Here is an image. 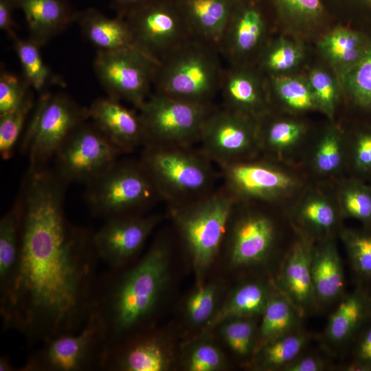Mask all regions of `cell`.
Masks as SVG:
<instances>
[{"label": "cell", "instance_id": "6da1fadb", "mask_svg": "<svg viewBox=\"0 0 371 371\" xmlns=\"http://www.w3.org/2000/svg\"><path fill=\"white\" fill-rule=\"evenodd\" d=\"M66 183L45 166L28 169L21 244L12 278L0 293L3 331L30 348L76 333L88 321L100 260L93 234L64 212Z\"/></svg>", "mask_w": 371, "mask_h": 371}, {"label": "cell", "instance_id": "7a4b0ae2", "mask_svg": "<svg viewBox=\"0 0 371 371\" xmlns=\"http://www.w3.org/2000/svg\"><path fill=\"white\" fill-rule=\"evenodd\" d=\"M168 267V245L157 239L133 265L109 267L98 275L92 313L106 328L108 348L149 326L167 286Z\"/></svg>", "mask_w": 371, "mask_h": 371}, {"label": "cell", "instance_id": "3957f363", "mask_svg": "<svg viewBox=\"0 0 371 371\" xmlns=\"http://www.w3.org/2000/svg\"><path fill=\"white\" fill-rule=\"evenodd\" d=\"M219 49L191 38L159 60L154 92L191 102L210 104L219 93L225 67Z\"/></svg>", "mask_w": 371, "mask_h": 371}, {"label": "cell", "instance_id": "277c9868", "mask_svg": "<svg viewBox=\"0 0 371 371\" xmlns=\"http://www.w3.org/2000/svg\"><path fill=\"white\" fill-rule=\"evenodd\" d=\"M190 147L145 146L140 159L160 197L175 206L210 193L214 180L211 161Z\"/></svg>", "mask_w": 371, "mask_h": 371}, {"label": "cell", "instance_id": "5b68a950", "mask_svg": "<svg viewBox=\"0 0 371 371\" xmlns=\"http://www.w3.org/2000/svg\"><path fill=\"white\" fill-rule=\"evenodd\" d=\"M235 202L236 199L224 189L175 206V219L201 284L220 248Z\"/></svg>", "mask_w": 371, "mask_h": 371}, {"label": "cell", "instance_id": "8992f818", "mask_svg": "<svg viewBox=\"0 0 371 371\" xmlns=\"http://www.w3.org/2000/svg\"><path fill=\"white\" fill-rule=\"evenodd\" d=\"M161 198L141 161L117 160L87 183L85 199L91 213L105 220L139 214Z\"/></svg>", "mask_w": 371, "mask_h": 371}, {"label": "cell", "instance_id": "52a82bcc", "mask_svg": "<svg viewBox=\"0 0 371 371\" xmlns=\"http://www.w3.org/2000/svg\"><path fill=\"white\" fill-rule=\"evenodd\" d=\"M108 346L106 328L91 313L79 331L54 337L35 346L19 371H102Z\"/></svg>", "mask_w": 371, "mask_h": 371}, {"label": "cell", "instance_id": "ba28073f", "mask_svg": "<svg viewBox=\"0 0 371 371\" xmlns=\"http://www.w3.org/2000/svg\"><path fill=\"white\" fill-rule=\"evenodd\" d=\"M89 119V109L65 93L44 91L34 107L21 144L30 168L42 167L80 125Z\"/></svg>", "mask_w": 371, "mask_h": 371}, {"label": "cell", "instance_id": "9c48e42d", "mask_svg": "<svg viewBox=\"0 0 371 371\" xmlns=\"http://www.w3.org/2000/svg\"><path fill=\"white\" fill-rule=\"evenodd\" d=\"M216 107L152 93L138 109L145 146H190L199 141L203 124Z\"/></svg>", "mask_w": 371, "mask_h": 371}, {"label": "cell", "instance_id": "30bf717a", "mask_svg": "<svg viewBox=\"0 0 371 371\" xmlns=\"http://www.w3.org/2000/svg\"><path fill=\"white\" fill-rule=\"evenodd\" d=\"M158 63L137 47H130L97 51L93 67L108 97L138 109L152 93Z\"/></svg>", "mask_w": 371, "mask_h": 371}, {"label": "cell", "instance_id": "8fae6325", "mask_svg": "<svg viewBox=\"0 0 371 371\" xmlns=\"http://www.w3.org/2000/svg\"><path fill=\"white\" fill-rule=\"evenodd\" d=\"M123 16L135 47L158 62L192 38L177 0H148Z\"/></svg>", "mask_w": 371, "mask_h": 371}, {"label": "cell", "instance_id": "7c38bea8", "mask_svg": "<svg viewBox=\"0 0 371 371\" xmlns=\"http://www.w3.org/2000/svg\"><path fill=\"white\" fill-rule=\"evenodd\" d=\"M121 150L93 123L84 122L55 155L58 176L67 184L92 181L117 160Z\"/></svg>", "mask_w": 371, "mask_h": 371}, {"label": "cell", "instance_id": "4fadbf2b", "mask_svg": "<svg viewBox=\"0 0 371 371\" xmlns=\"http://www.w3.org/2000/svg\"><path fill=\"white\" fill-rule=\"evenodd\" d=\"M199 142L201 152L221 167L245 161L260 148L258 120L216 108L203 124Z\"/></svg>", "mask_w": 371, "mask_h": 371}, {"label": "cell", "instance_id": "5bb4252c", "mask_svg": "<svg viewBox=\"0 0 371 371\" xmlns=\"http://www.w3.org/2000/svg\"><path fill=\"white\" fill-rule=\"evenodd\" d=\"M261 0H234L219 50L229 65H254L267 44Z\"/></svg>", "mask_w": 371, "mask_h": 371}, {"label": "cell", "instance_id": "9a60e30c", "mask_svg": "<svg viewBox=\"0 0 371 371\" xmlns=\"http://www.w3.org/2000/svg\"><path fill=\"white\" fill-rule=\"evenodd\" d=\"M160 216L129 214L110 218L93 234L100 260L110 268L126 266L139 254Z\"/></svg>", "mask_w": 371, "mask_h": 371}, {"label": "cell", "instance_id": "2e32d148", "mask_svg": "<svg viewBox=\"0 0 371 371\" xmlns=\"http://www.w3.org/2000/svg\"><path fill=\"white\" fill-rule=\"evenodd\" d=\"M226 190L236 199L271 200L291 189L292 179L262 162L242 161L221 167Z\"/></svg>", "mask_w": 371, "mask_h": 371}, {"label": "cell", "instance_id": "e0dca14e", "mask_svg": "<svg viewBox=\"0 0 371 371\" xmlns=\"http://www.w3.org/2000/svg\"><path fill=\"white\" fill-rule=\"evenodd\" d=\"M254 65H229L224 69L219 93L223 107L256 119L266 114L268 89Z\"/></svg>", "mask_w": 371, "mask_h": 371}, {"label": "cell", "instance_id": "ac0fdd59", "mask_svg": "<svg viewBox=\"0 0 371 371\" xmlns=\"http://www.w3.org/2000/svg\"><path fill=\"white\" fill-rule=\"evenodd\" d=\"M89 119L121 150L130 153L144 145V132L139 113L110 97L94 100Z\"/></svg>", "mask_w": 371, "mask_h": 371}, {"label": "cell", "instance_id": "d6986e66", "mask_svg": "<svg viewBox=\"0 0 371 371\" xmlns=\"http://www.w3.org/2000/svg\"><path fill=\"white\" fill-rule=\"evenodd\" d=\"M275 239L273 222L260 214H248L236 221L231 233L229 258L236 267L262 262L269 256Z\"/></svg>", "mask_w": 371, "mask_h": 371}, {"label": "cell", "instance_id": "ffe728a7", "mask_svg": "<svg viewBox=\"0 0 371 371\" xmlns=\"http://www.w3.org/2000/svg\"><path fill=\"white\" fill-rule=\"evenodd\" d=\"M311 251L306 242H296L286 257L278 280L280 291L300 315L317 302L311 270Z\"/></svg>", "mask_w": 371, "mask_h": 371}, {"label": "cell", "instance_id": "44dd1931", "mask_svg": "<svg viewBox=\"0 0 371 371\" xmlns=\"http://www.w3.org/2000/svg\"><path fill=\"white\" fill-rule=\"evenodd\" d=\"M27 22L29 38L43 46L74 22L76 12L66 0H14Z\"/></svg>", "mask_w": 371, "mask_h": 371}, {"label": "cell", "instance_id": "7402d4cb", "mask_svg": "<svg viewBox=\"0 0 371 371\" xmlns=\"http://www.w3.org/2000/svg\"><path fill=\"white\" fill-rule=\"evenodd\" d=\"M74 22L85 38L97 48V51L110 52L135 47L124 16L117 14L110 17L89 8L76 12Z\"/></svg>", "mask_w": 371, "mask_h": 371}, {"label": "cell", "instance_id": "603a6c76", "mask_svg": "<svg viewBox=\"0 0 371 371\" xmlns=\"http://www.w3.org/2000/svg\"><path fill=\"white\" fill-rule=\"evenodd\" d=\"M192 37L219 49L234 0H177Z\"/></svg>", "mask_w": 371, "mask_h": 371}, {"label": "cell", "instance_id": "cb8c5ba5", "mask_svg": "<svg viewBox=\"0 0 371 371\" xmlns=\"http://www.w3.org/2000/svg\"><path fill=\"white\" fill-rule=\"evenodd\" d=\"M311 270L317 302H331L342 294L345 284L344 269L333 243L326 242L312 249Z\"/></svg>", "mask_w": 371, "mask_h": 371}, {"label": "cell", "instance_id": "d4e9b609", "mask_svg": "<svg viewBox=\"0 0 371 371\" xmlns=\"http://www.w3.org/2000/svg\"><path fill=\"white\" fill-rule=\"evenodd\" d=\"M271 294L267 286L261 282H252L240 286L206 323L205 330H211L232 317L262 315Z\"/></svg>", "mask_w": 371, "mask_h": 371}, {"label": "cell", "instance_id": "484cf974", "mask_svg": "<svg viewBox=\"0 0 371 371\" xmlns=\"http://www.w3.org/2000/svg\"><path fill=\"white\" fill-rule=\"evenodd\" d=\"M23 199L21 192L12 207L0 220V293L8 286L19 254Z\"/></svg>", "mask_w": 371, "mask_h": 371}, {"label": "cell", "instance_id": "4316f807", "mask_svg": "<svg viewBox=\"0 0 371 371\" xmlns=\"http://www.w3.org/2000/svg\"><path fill=\"white\" fill-rule=\"evenodd\" d=\"M300 316L296 308L280 291V293H271L262 314L255 351L265 344L295 330Z\"/></svg>", "mask_w": 371, "mask_h": 371}, {"label": "cell", "instance_id": "83f0119b", "mask_svg": "<svg viewBox=\"0 0 371 371\" xmlns=\"http://www.w3.org/2000/svg\"><path fill=\"white\" fill-rule=\"evenodd\" d=\"M368 304L363 295L355 291L345 296L330 315L325 337L334 345L346 343L363 320Z\"/></svg>", "mask_w": 371, "mask_h": 371}, {"label": "cell", "instance_id": "f1b7e54d", "mask_svg": "<svg viewBox=\"0 0 371 371\" xmlns=\"http://www.w3.org/2000/svg\"><path fill=\"white\" fill-rule=\"evenodd\" d=\"M13 48L21 64L23 77L32 89L40 93L51 85L63 87V80L54 74L45 62L39 45L18 36L12 39Z\"/></svg>", "mask_w": 371, "mask_h": 371}, {"label": "cell", "instance_id": "f546056e", "mask_svg": "<svg viewBox=\"0 0 371 371\" xmlns=\"http://www.w3.org/2000/svg\"><path fill=\"white\" fill-rule=\"evenodd\" d=\"M368 47L361 35L343 27L331 31L321 41L323 52L345 73L360 60Z\"/></svg>", "mask_w": 371, "mask_h": 371}, {"label": "cell", "instance_id": "4dcf8cb0", "mask_svg": "<svg viewBox=\"0 0 371 371\" xmlns=\"http://www.w3.org/2000/svg\"><path fill=\"white\" fill-rule=\"evenodd\" d=\"M307 342V336L297 330L278 337L259 348L258 363L266 370H281L298 357Z\"/></svg>", "mask_w": 371, "mask_h": 371}, {"label": "cell", "instance_id": "1f68e13d", "mask_svg": "<svg viewBox=\"0 0 371 371\" xmlns=\"http://www.w3.org/2000/svg\"><path fill=\"white\" fill-rule=\"evenodd\" d=\"M34 106L31 91L16 108L0 115V154L3 159H9L12 156L26 118Z\"/></svg>", "mask_w": 371, "mask_h": 371}, {"label": "cell", "instance_id": "d6a6232c", "mask_svg": "<svg viewBox=\"0 0 371 371\" xmlns=\"http://www.w3.org/2000/svg\"><path fill=\"white\" fill-rule=\"evenodd\" d=\"M221 324L225 341L236 354L247 356L255 351L258 330L250 317H232Z\"/></svg>", "mask_w": 371, "mask_h": 371}, {"label": "cell", "instance_id": "836d02e7", "mask_svg": "<svg viewBox=\"0 0 371 371\" xmlns=\"http://www.w3.org/2000/svg\"><path fill=\"white\" fill-rule=\"evenodd\" d=\"M300 58V51L295 45L282 41L267 43L259 55L256 63H258V69L261 72L265 71L272 76L274 74L293 68Z\"/></svg>", "mask_w": 371, "mask_h": 371}, {"label": "cell", "instance_id": "e575fe53", "mask_svg": "<svg viewBox=\"0 0 371 371\" xmlns=\"http://www.w3.org/2000/svg\"><path fill=\"white\" fill-rule=\"evenodd\" d=\"M270 85L280 100L292 109L306 110L316 103L308 83L299 78L271 76Z\"/></svg>", "mask_w": 371, "mask_h": 371}, {"label": "cell", "instance_id": "d590c367", "mask_svg": "<svg viewBox=\"0 0 371 371\" xmlns=\"http://www.w3.org/2000/svg\"><path fill=\"white\" fill-rule=\"evenodd\" d=\"M260 147L280 150L294 144L302 136V126L293 122L274 121L262 124L258 120Z\"/></svg>", "mask_w": 371, "mask_h": 371}, {"label": "cell", "instance_id": "8d00e7d4", "mask_svg": "<svg viewBox=\"0 0 371 371\" xmlns=\"http://www.w3.org/2000/svg\"><path fill=\"white\" fill-rule=\"evenodd\" d=\"M345 82L354 100L371 107V46L360 60L344 74Z\"/></svg>", "mask_w": 371, "mask_h": 371}, {"label": "cell", "instance_id": "74e56055", "mask_svg": "<svg viewBox=\"0 0 371 371\" xmlns=\"http://www.w3.org/2000/svg\"><path fill=\"white\" fill-rule=\"evenodd\" d=\"M342 238L355 270L361 276L371 278V235L346 231Z\"/></svg>", "mask_w": 371, "mask_h": 371}, {"label": "cell", "instance_id": "f35d334b", "mask_svg": "<svg viewBox=\"0 0 371 371\" xmlns=\"http://www.w3.org/2000/svg\"><path fill=\"white\" fill-rule=\"evenodd\" d=\"M32 88L26 80L1 67L0 115L4 114L21 104Z\"/></svg>", "mask_w": 371, "mask_h": 371}, {"label": "cell", "instance_id": "ab89813d", "mask_svg": "<svg viewBox=\"0 0 371 371\" xmlns=\"http://www.w3.org/2000/svg\"><path fill=\"white\" fill-rule=\"evenodd\" d=\"M217 297V287L214 284L201 285L188 297L186 313L189 320L199 324L207 322L213 316Z\"/></svg>", "mask_w": 371, "mask_h": 371}, {"label": "cell", "instance_id": "60d3db41", "mask_svg": "<svg viewBox=\"0 0 371 371\" xmlns=\"http://www.w3.org/2000/svg\"><path fill=\"white\" fill-rule=\"evenodd\" d=\"M342 205L349 216L371 221V191L367 187L358 183L348 186L342 194Z\"/></svg>", "mask_w": 371, "mask_h": 371}, {"label": "cell", "instance_id": "b9f144b4", "mask_svg": "<svg viewBox=\"0 0 371 371\" xmlns=\"http://www.w3.org/2000/svg\"><path fill=\"white\" fill-rule=\"evenodd\" d=\"M224 363L223 355L217 347L202 342L192 348L186 365L190 371H216L222 368Z\"/></svg>", "mask_w": 371, "mask_h": 371}, {"label": "cell", "instance_id": "7bdbcfd3", "mask_svg": "<svg viewBox=\"0 0 371 371\" xmlns=\"http://www.w3.org/2000/svg\"><path fill=\"white\" fill-rule=\"evenodd\" d=\"M300 216L306 225L318 231L330 229L336 221V213L333 206L318 199L307 202L302 208Z\"/></svg>", "mask_w": 371, "mask_h": 371}, {"label": "cell", "instance_id": "ee69618b", "mask_svg": "<svg viewBox=\"0 0 371 371\" xmlns=\"http://www.w3.org/2000/svg\"><path fill=\"white\" fill-rule=\"evenodd\" d=\"M342 161L339 138L335 133L326 134L318 144L315 154V163L322 172L328 173L337 170Z\"/></svg>", "mask_w": 371, "mask_h": 371}, {"label": "cell", "instance_id": "f6af8a7d", "mask_svg": "<svg viewBox=\"0 0 371 371\" xmlns=\"http://www.w3.org/2000/svg\"><path fill=\"white\" fill-rule=\"evenodd\" d=\"M308 85L316 102L326 111L331 112L337 97L331 76L322 70H314L309 76Z\"/></svg>", "mask_w": 371, "mask_h": 371}, {"label": "cell", "instance_id": "bcb514c9", "mask_svg": "<svg viewBox=\"0 0 371 371\" xmlns=\"http://www.w3.org/2000/svg\"><path fill=\"white\" fill-rule=\"evenodd\" d=\"M292 13L303 17L317 16L322 10L320 0H275Z\"/></svg>", "mask_w": 371, "mask_h": 371}, {"label": "cell", "instance_id": "7dc6e473", "mask_svg": "<svg viewBox=\"0 0 371 371\" xmlns=\"http://www.w3.org/2000/svg\"><path fill=\"white\" fill-rule=\"evenodd\" d=\"M355 164L362 170L371 169V133L361 134L357 139L355 150Z\"/></svg>", "mask_w": 371, "mask_h": 371}, {"label": "cell", "instance_id": "c3c4849f", "mask_svg": "<svg viewBox=\"0 0 371 371\" xmlns=\"http://www.w3.org/2000/svg\"><path fill=\"white\" fill-rule=\"evenodd\" d=\"M355 359L354 368L371 370V326L365 331L358 343Z\"/></svg>", "mask_w": 371, "mask_h": 371}, {"label": "cell", "instance_id": "681fc988", "mask_svg": "<svg viewBox=\"0 0 371 371\" xmlns=\"http://www.w3.org/2000/svg\"><path fill=\"white\" fill-rule=\"evenodd\" d=\"M16 8L14 0H0V29L12 40L17 36L13 11Z\"/></svg>", "mask_w": 371, "mask_h": 371}, {"label": "cell", "instance_id": "f907efd6", "mask_svg": "<svg viewBox=\"0 0 371 371\" xmlns=\"http://www.w3.org/2000/svg\"><path fill=\"white\" fill-rule=\"evenodd\" d=\"M324 361L315 355L298 357L283 368L284 371H320L324 370Z\"/></svg>", "mask_w": 371, "mask_h": 371}, {"label": "cell", "instance_id": "816d5d0a", "mask_svg": "<svg viewBox=\"0 0 371 371\" xmlns=\"http://www.w3.org/2000/svg\"><path fill=\"white\" fill-rule=\"evenodd\" d=\"M148 0H111L113 8L117 15L123 16L128 12Z\"/></svg>", "mask_w": 371, "mask_h": 371}, {"label": "cell", "instance_id": "f5cc1de1", "mask_svg": "<svg viewBox=\"0 0 371 371\" xmlns=\"http://www.w3.org/2000/svg\"><path fill=\"white\" fill-rule=\"evenodd\" d=\"M19 368L14 366L11 358L6 355L0 357V371H19Z\"/></svg>", "mask_w": 371, "mask_h": 371}, {"label": "cell", "instance_id": "db71d44e", "mask_svg": "<svg viewBox=\"0 0 371 371\" xmlns=\"http://www.w3.org/2000/svg\"><path fill=\"white\" fill-rule=\"evenodd\" d=\"M370 308H371V305H370Z\"/></svg>", "mask_w": 371, "mask_h": 371}]
</instances>
